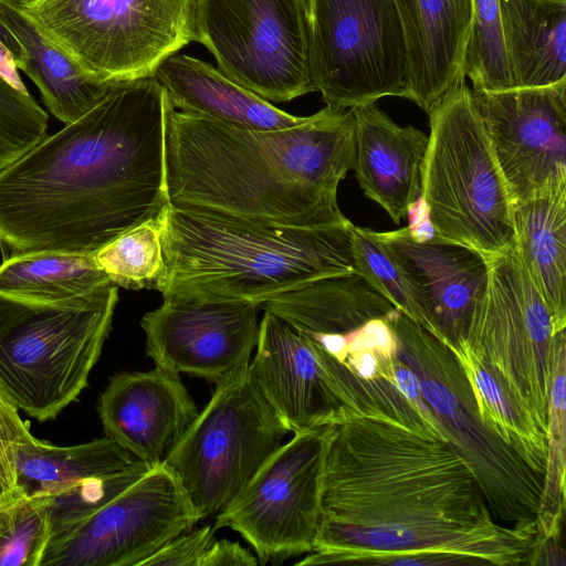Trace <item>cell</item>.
Here are the masks:
<instances>
[{"mask_svg": "<svg viewBox=\"0 0 566 566\" xmlns=\"http://www.w3.org/2000/svg\"><path fill=\"white\" fill-rule=\"evenodd\" d=\"M249 373L291 432L338 423L349 417L397 422L376 394L338 374L290 323L264 311Z\"/></svg>", "mask_w": 566, "mask_h": 566, "instance_id": "15", "label": "cell"}, {"mask_svg": "<svg viewBox=\"0 0 566 566\" xmlns=\"http://www.w3.org/2000/svg\"><path fill=\"white\" fill-rule=\"evenodd\" d=\"M199 521L163 463L91 516L51 534L40 566H142Z\"/></svg>", "mask_w": 566, "mask_h": 566, "instance_id": "14", "label": "cell"}, {"mask_svg": "<svg viewBox=\"0 0 566 566\" xmlns=\"http://www.w3.org/2000/svg\"><path fill=\"white\" fill-rule=\"evenodd\" d=\"M139 461L106 436L72 447H56L34 438L17 448L15 485L20 494L38 497Z\"/></svg>", "mask_w": 566, "mask_h": 566, "instance_id": "28", "label": "cell"}, {"mask_svg": "<svg viewBox=\"0 0 566 566\" xmlns=\"http://www.w3.org/2000/svg\"><path fill=\"white\" fill-rule=\"evenodd\" d=\"M473 22L468 44L465 77L473 90L512 87L500 21L499 0H472Z\"/></svg>", "mask_w": 566, "mask_h": 566, "instance_id": "33", "label": "cell"}, {"mask_svg": "<svg viewBox=\"0 0 566 566\" xmlns=\"http://www.w3.org/2000/svg\"><path fill=\"white\" fill-rule=\"evenodd\" d=\"M566 334L554 336L548 391L546 464L538 500L537 538L562 535L565 513Z\"/></svg>", "mask_w": 566, "mask_h": 566, "instance_id": "30", "label": "cell"}, {"mask_svg": "<svg viewBox=\"0 0 566 566\" xmlns=\"http://www.w3.org/2000/svg\"><path fill=\"white\" fill-rule=\"evenodd\" d=\"M323 513L296 565H526L536 531L497 522L444 439L379 417L329 427Z\"/></svg>", "mask_w": 566, "mask_h": 566, "instance_id": "1", "label": "cell"}, {"mask_svg": "<svg viewBox=\"0 0 566 566\" xmlns=\"http://www.w3.org/2000/svg\"><path fill=\"white\" fill-rule=\"evenodd\" d=\"M151 467L143 461L112 473L90 476L48 495L33 497L46 513L51 534L91 516Z\"/></svg>", "mask_w": 566, "mask_h": 566, "instance_id": "32", "label": "cell"}, {"mask_svg": "<svg viewBox=\"0 0 566 566\" xmlns=\"http://www.w3.org/2000/svg\"><path fill=\"white\" fill-rule=\"evenodd\" d=\"M198 42L229 78L269 102L313 92L305 0H196Z\"/></svg>", "mask_w": 566, "mask_h": 566, "instance_id": "12", "label": "cell"}, {"mask_svg": "<svg viewBox=\"0 0 566 566\" xmlns=\"http://www.w3.org/2000/svg\"><path fill=\"white\" fill-rule=\"evenodd\" d=\"M489 279L465 342L546 434L554 326L516 243L488 255Z\"/></svg>", "mask_w": 566, "mask_h": 566, "instance_id": "11", "label": "cell"}, {"mask_svg": "<svg viewBox=\"0 0 566 566\" xmlns=\"http://www.w3.org/2000/svg\"><path fill=\"white\" fill-rule=\"evenodd\" d=\"M394 379L399 391L420 415V417L434 430V432L440 438L447 440V436L443 429L438 423L428 405L423 400L421 385L418 376L398 356L394 363Z\"/></svg>", "mask_w": 566, "mask_h": 566, "instance_id": "39", "label": "cell"}, {"mask_svg": "<svg viewBox=\"0 0 566 566\" xmlns=\"http://www.w3.org/2000/svg\"><path fill=\"white\" fill-rule=\"evenodd\" d=\"M258 308L247 301L165 297L140 321L146 353L156 367L218 384L249 367Z\"/></svg>", "mask_w": 566, "mask_h": 566, "instance_id": "17", "label": "cell"}, {"mask_svg": "<svg viewBox=\"0 0 566 566\" xmlns=\"http://www.w3.org/2000/svg\"><path fill=\"white\" fill-rule=\"evenodd\" d=\"M48 119L29 92L20 91L0 74V170L46 136Z\"/></svg>", "mask_w": 566, "mask_h": 566, "instance_id": "35", "label": "cell"}, {"mask_svg": "<svg viewBox=\"0 0 566 566\" xmlns=\"http://www.w3.org/2000/svg\"><path fill=\"white\" fill-rule=\"evenodd\" d=\"M287 432L248 367L216 384L164 464L201 521L239 494Z\"/></svg>", "mask_w": 566, "mask_h": 566, "instance_id": "9", "label": "cell"}, {"mask_svg": "<svg viewBox=\"0 0 566 566\" xmlns=\"http://www.w3.org/2000/svg\"><path fill=\"white\" fill-rule=\"evenodd\" d=\"M352 250L356 274L365 279L396 308L421 324L409 287L377 231L350 224Z\"/></svg>", "mask_w": 566, "mask_h": 566, "instance_id": "36", "label": "cell"}, {"mask_svg": "<svg viewBox=\"0 0 566 566\" xmlns=\"http://www.w3.org/2000/svg\"><path fill=\"white\" fill-rule=\"evenodd\" d=\"M154 76L164 87L169 104L185 113L258 130L289 128L306 119L275 107L219 69L187 54L169 55L157 66Z\"/></svg>", "mask_w": 566, "mask_h": 566, "instance_id": "23", "label": "cell"}, {"mask_svg": "<svg viewBox=\"0 0 566 566\" xmlns=\"http://www.w3.org/2000/svg\"><path fill=\"white\" fill-rule=\"evenodd\" d=\"M258 557L238 542L214 539L201 558L200 566H256Z\"/></svg>", "mask_w": 566, "mask_h": 566, "instance_id": "41", "label": "cell"}, {"mask_svg": "<svg viewBox=\"0 0 566 566\" xmlns=\"http://www.w3.org/2000/svg\"><path fill=\"white\" fill-rule=\"evenodd\" d=\"M310 76L326 107L405 97L407 52L394 0H305Z\"/></svg>", "mask_w": 566, "mask_h": 566, "instance_id": "10", "label": "cell"}, {"mask_svg": "<svg viewBox=\"0 0 566 566\" xmlns=\"http://www.w3.org/2000/svg\"><path fill=\"white\" fill-rule=\"evenodd\" d=\"M33 439L18 409L0 391V502L20 494L15 485V451Z\"/></svg>", "mask_w": 566, "mask_h": 566, "instance_id": "37", "label": "cell"}, {"mask_svg": "<svg viewBox=\"0 0 566 566\" xmlns=\"http://www.w3.org/2000/svg\"><path fill=\"white\" fill-rule=\"evenodd\" d=\"M407 283L421 324L447 345L465 339L489 279L481 252L412 227L377 232Z\"/></svg>", "mask_w": 566, "mask_h": 566, "instance_id": "18", "label": "cell"}, {"mask_svg": "<svg viewBox=\"0 0 566 566\" xmlns=\"http://www.w3.org/2000/svg\"><path fill=\"white\" fill-rule=\"evenodd\" d=\"M260 307L290 323L324 358L343 366L359 334L373 321L398 311L356 273L317 280L274 296Z\"/></svg>", "mask_w": 566, "mask_h": 566, "instance_id": "21", "label": "cell"}, {"mask_svg": "<svg viewBox=\"0 0 566 566\" xmlns=\"http://www.w3.org/2000/svg\"><path fill=\"white\" fill-rule=\"evenodd\" d=\"M0 19L24 51L23 71L38 86L48 109L62 123L85 115L115 84L88 80L24 12L19 0H0Z\"/></svg>", "mask_w": 566, "mask_h": 566, "instance_id": "26", "label": "cell"}, {"mask_svg": "<svg viewBox=\"0 0 566 566\" xmlns=\"http://www.w3.org/2000/svg\"><path fill=\"white\" fill-rule=\"evenodd\" d=\"M166 210L127 230L95 253L113 284L128 290L163 291L167 280L161 243Z\"/></svg>", "mask_w": 566, "mask_h": 566, "instance_id": "31", "label": "cell"}, {"mask_svg": "<svg viewBox=\"0 0 566 566\" xmlns=\"http://www.w3.org/2000/svg\"><path fill=\"white\" fill-rule=\"evenodd\" d=\"M470 90L513 205L566 179V78L539 87Z\"/></svg>", "mask_w": 566, "mask_h": 566, "instance_id": "16", "label": "cell"}, {"mask_svg": "<svg viewBox=\"0 0 566 566\" xmlns=\"http://www.w3.org/2000/svg\"><path fill=\"white\" fill-rule=\"evenodd\" d=\"M390 323L397 356L418 376L423 400L448 442L474 473L494 518L507 526L537 532L543 479L481 419L454 353L399 310Z\"/></svg>", "mask_w": 566, "mask_h": 566, "instance_id": "7", "label": "cell"}, {"mask_svg": "<svg viewBox=\"0 0 566 566\" xmlns=\"http://www.w3.org/2000/svg\"><path fill=\"white\" fill-rule=\"evenodd\" d=\"M118 286L67 302L0 294V391L28 416L46 421L87 387L112 328Z\"/></svg>", "mask_w": 566, "mask_h": 566, "instance_id": "5", "label": "cell"}, {"mask_svg": "<svg viewBox=\"0 0 566 566\" xmlns=\"http://www.w3.org/2000/svg\"><path fill=\"white\" fill-rule=\"evenodd\" d=\"M24 12L88 80L154 75L198 42L196 0H19Z\"/></svg>", "mask_w": 566, "mask_h": 566, "instance_id": "8", "label": "cell"}, {"mask_svg": "<svg viewBox=\"0 0 566 566\" xmlns=\"http://www.w3.org/2000/svg\"><path fill=\"white\" fill-rule=\"evenodd\" d=\"M352 111L358 184L399 224L420 197L429 136L412 126H399L375 104Z\"/></svg>", "mask_w": 566, "mask_h": 566, "instance_id": "22", "label": "cell"}, {"mask_svg": "<svg viewBox=\"0 0 566 566\" xmlns=\"http://www.w3.org/2000/svg\"><path fill=\"white\" fill-rule=\"evenodd\" d=\"M167 95L154 75L115 83L90 112L0 170L3 260L96 253L170 205Z\"/></svg>", "mask_w": 566, "mask_h": 566, "instance_id": "2", "label": "cell"}, {"mask_svg": "<svg viewBox=\"0 0 566 566\" xmlns=\"http://www.w3.org/2000/svg\"><path fill=\"white\" fill-rule=\"evenodd\" d=\"M565 557L560 535L535 537L526 565L565 566Z\"/></svg>", "mask_w": 566, "mask_h": 566, "instance_id": "42", "label": "cell"}, {"mask_svg": "<svg viewBox=\"0 0 566 566\" xmlns=\"http://www.w3.org/2000/svg\"><path fill=\"white\" fill-rule=\"evenodd\" d=\"M448 346L465 373L481 419L543 479L546 434L521 408L499 375L472 352L465 339Z\"/></svg>", "mask_w": 566, "mask_h": 566, "instance_id": "29", "label": "cell"}, {"mask_svg": "<svg viewBox=\"0 0 566 566\" xmlns=\"http://www.w3.org/2000/svg\"><path fill=\"white\" fill-rule=\"evenodd\" d=\"M512 87L566 78V0H499Z\"/></svg>", "mask_w": 566, "mask_h": 566, "instance_id": "25", "label": "cell"}, {"mask_svg": "<svg viewBox=\"0 0 566 566\" xmlns=\"http://www.w3.org/2000/svg\"><path fill=\"white\" fill-rule=\"evenodd\" d=\"M165 159L174 206L284 227L349 221L337 189L354 169L352 108L325 107L300 125L258 130L185 113L168 102Z\"/></svg>", "mask_w": 566, "mask_h": 566, "instance_id": "3", "label": "cell"}, {"mask_svg": "<svg viewBox=\"0 0 566 566\" xmlns=\"http://www.w3.org/2000/svg\"><path fill=\"white\" fill-rule=\"evenodd\" d=\"M51 536L40 503L19 494L0 502V566H40Z\"/></svg>", "mask_w": 566, "mask_h": 566, "instance_id": "34", "label": "cell"}, {"mask_svg": "<svg viewBox=\"0 0 566 566\" xmlns=\"http://www.w3.org/2000/svg\"><path fill=\"white\" fill-rule=\"evenodd\" d=\"M329 427L295 433L281 444L217 514L213 528L239 533L260 564L311 553L323 513Z\"/></svg>", "mask_w": 566, "mask_h": 566, "instance_id": "13", "label": "cell"}, {"mask_svg": "<svg viewBox=\"0 0 566 566\" xmlns=\"http://www.w3.org/2000/svg\"><path fill=\"white\" fill-rule=\"evenodd\" d=\"M350 224L255 223L169 205L161 234L163 297L268 300L321 279L356 273Z\"/></svg>", "mask_w": 566, "mask_h": 566, "instance_id": "4", "label": "cell"}, {"mask_svg": "<svg viewBox=\"0 0 566 566\" xmlns=\"http://www.w3.org/2000/svg\"><path fill=\"white\" fill-rule=\"evenodd\" d=\"M420 199L432 233L485 256L516 243L513 202L464 83L429 113Z\"/></svg>", "mask_w": 566, "mask_h": 566, "instance_id": "6", "label": "cell"}, {"mask_svg": "<svg viewBox=\"0 0 566 566\" xmlns=\"http://www.w3.org/2000/svg\"><path fill=\"white\" fill-rule=\"evenodd\" d=\"M24 51L18 39L0 19V74L22 92H28L18 70H22Z\"/></svg>", "mask_w": 566, "mask_h": 566, "instance_id": "40", "label": "cell"}, {"mask_svg": "<svg viewBox=\"0 0 566 566\" xmlns=\"http://www.w3.org/2000/svg\"><path fill=\"white\" fill-rule=\"evenodd\" d=\"M97 411L105 436L151 468L165 462L199 413L179 375L159 367L111 377Z\"/></svg>", "mask_w": 566, "mask_h": 566, "instance_id": "19", "label": "cell"}, {"mask_svg": "<svg viewBox=\"0 0 566 566\" xmlns=\"http://www.w3.org/2000/svg\"><path fill=\"white\" fill-rule=\"evenodd\" d=\"M516 248L544 298L554 333L566 327V179L513 205Z\"/></svg>", "mask_w": 566, "mask_h": 566, "instance_id": "24", "label": "cell"}, {"mask_svg": "<svg viewBox=\"0 0 566 566\" xmlns=\"http://www.w3.org/2000/svg\"><path fill=\"white\" fill-rule=\"evenodd\" d=\"M407 52L405 98L427 114L465 83L472 0H394Z\"/></svg>", "mask_w": 566, "mask_h": 566, "instance_id": "20", "label": "cell"}, {"mask_svg": "<svg viewBox=\"0 0 566 566\" xmlns=\"http://www.w3.org/2000/svg\"><path fill=\"white\" fill-rule=\"evenodd\" d=\"M111 283L95 253L31 251L4 259L0 265V294L30 302H67Z\"/></svg>", "mask_w": 566, "mask_h": 566, "instance_id": "27", "label": "cell"}, {"mask_svg": "<svg viewBox=\"0 0 566 566\" xmlns=\"http://www.w3.org/2000/svg\"><path fill=\"white\" fill-rule=\"evenodd\" d=\"M214 532L211 525L189 530L166 543L142 566H200L202 556L214 541Z\"/></svg>", "mask_w": 566, "mask_h": 566, "instance_id": "38", "label": "cell"}]
</instances>
